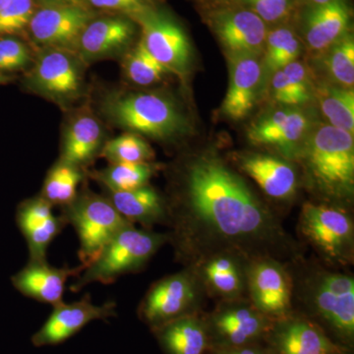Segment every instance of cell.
I'll use <instances>...</instances> for the list:
<instances>
[{"instance_id":"cell-1","label":"cell","mask_w":354,"mask_h":354,"mask_svg":"<svg viewBox=\"0 0 354 354\" xmlns=\"http://www.w3.org/2000/svg\"><path fill=\"white\" fill-rule=\"evenodd\" d=\"M177 188L165 199L167 242L184 267L221 254L246 263L300 259L299 246L281 221L218 156L203 153L183 164Z\"/></svg>"},{"instance_id":"cell-2","label":"cell","mask_w":354,"mask_h":354,"mask_svg":"<svg viewBox=\"0 0 354 354\" xmlns=\"http://www.w3.org/2000/svg\"><path fill=\"white\" fill-rule=\"evenodd\" d=\"M297 160L310 189L323 204L346 209L354 194V141L351 133L332 127H313Z\"/></svg>"},{"instance_id":"cell-3","label":"cell","mask_w":354,"mask_h":354,"mask_svg":"<svg viewBox=\"0 0 354 354\" xmlns=\"http://www.w3.org/2000/svg\"><path fill=\"white\" fill-rule=\"evenodd\" d=\"M99 109L111 124L158 141H174L190 129L183 109L162 93L109 91L101 97Z\"/></svg>"},{"instance_id":"cell-4","label":"cell","mask_w":354,"mask_h":354,"mask_svg":"<svg viewBox=\"0 0 354 354\" xmlns=\"http://www.w3.org/2000/svg\"><path fill=\"white\" fill-rule=\"evenodd\" d=\"M167 241V234L137 228L133 223H127L76 277L69 286L70 291L79 292L94 283L111 285L120 277L141 271Z\"/></svg>"},{"instance_id":"cell-5","label":"cell","mask_w":354,"mask_h":354,"mask_svg":"<svg viewBox=\"0 0 354 354\" xmlns=\"http://www.w3.org/2000/svg\"><path fill=\"white\" fill-rule=\"evenodd\" d=\"M292 290L312 315L344 344L354 339V278L344 272L311 268Z\"/></svg>"},{"instance_id":"cell-6","label":"cell","mask_w":354,"mask_h":354,"mask_svg":"<svg viewBox=\"0 0 354 354\" xmlns=\"http://www.w3.org/2000/svg\"><path fill=\"white\" fill-rule=\"evenodd\" d=\"M60 215L72 225L79 241L78 257L84 269L93 262L118 230L129 223L118 214L104 194L84 185L75 199L60 209Z\"/></svg>"},{"instance_id":"cell-7","label":"cell","mask_w":354,"mask_h":354,"mask_svg":"<svg viewBox=\"0 0 354 354\" xmlns=\"http://www.w3.org/2000/svg\"><path fill=\"white\" fill-rule=\"evenodd\" d=\"M299 230L327 264L344 267L353 262L354 223L346 209L305 203L300 213Z\"/></svg>"},{"instance_id":"cell-8","label":"cell","mask_w":354,"mask_h":354,"mask_svg":"<svg viewBox=\"0 0 354 354\" xmlns=\"http://www.w3.org/2000/svg\"><path fill=\"white\" fill-rule=\"evenodd\" d=\"M86 66L74 51L41 48L25 77V85L48 101L68 106L83 97Z\"/></svg>"},{"instance_id":"cell-9","label":"cell","mask_w":354,"mask_h":354,"mask_svg":"<svg viewBox=\"0 0 354 354\" xmlns=\"http://www.w3.org/2000/svg\"><path fill=\"white\" fill-rule=\"evenodd\" d=\"M204 291L196 272L185 267L153 283L140 302L137 314L152 330L176 319L196 315Z\"/></svg>"},{"instance_id":"cell-10","label":"cell","mask_w":354,"mask_h":354,"mask_svg":"<svg viewBox=\"0 0 354 354\" xmlns=\"http://www.w3.org/2000/svg\"><path fill=\"white\" fill-rule=\"evenodd\" d=\"M223 300L208 317L209 348H234L266 339L274 320L258 311L251 302Z\"/></svg>"},{"instance_id":"cell-11","label":"cell","mask_w":354,"mask_h":354,"mask_svg":"<svg viewBox=\"0 0 354 354\" xmlns=\"http://www.w3.org/2000/svg\"><path fill=\"white\" fill-rule=\"evenodd\" d=\"M249 301L272 320L293 313L292 279L288 265L272 258H260L246 266Z\"/></svg>"},{"instance_id":"cell-12","label":"cell","mask_w":354,"mask_h":354,"mask_svg":"<svg viewBox=\"0 0 354 354\" xmlns=\"http://www.w3.org/2000/svg\"><path fill=\"white\" fill-rule=\"evenodd\" d=\"M133 21L141 27L140 41L147 50L172 74L185 75L192 62V46L183 27L156 8Z\"/></svg>"},{"instance_id":"cell-13","label":"cell","mask_w":354,"mask_h":354,"mask_svg":"<svg viewBox=\"0 0 354 354\" xmlns=\"http://www.w3.org/2000/svg\"><path fill=\"white\" fill-rule=\"evenodd\" d=\"M97 17L92 9L55 4H41L28 29L32 41L41 48H64L76 53L86 26Z\"/></svg>"},{"instance_id":"cell-14","label":"cell","mask_w":354,"mask_h":354,"mask_svg":"<svg viewBox=\"0 0 354 354\" xmlns=\"http://www.w3.org/2000/svg\"><path fill=\"white\" fill-rule=\"evenodd\" d=\"M116 315L115 302L95 305L88 293L71 304L62 301L53 306L46 322L32 335V346L36 348L58 346L78 334L88 324L97 320L106 321Z\"/></svg>"},{"instance_id":"cell-15","label":"cell","mask_w":354,"mask_h":354,"mask_svg":"<svg viewBox=\"0 0 354 354\" xmlns=\"http://www.w3.org/2000/svg\"><path fill=\"white\" fill-rule=\"evenodd\" d=\"M312 118L297 106L272 111L256 121L248 138L256 145L278 149L286 160H297L305 138L312 129Z\"/></svg>"},{"instance_id":"cell-16","label":"cell","mask_w":354,"mask_h":354,"mask_svg":"<svg viewBox=\"0 0 354 354\" xmlns=\"http://www.w3.org/2000/svg\"><path fill=\"white\" fill-rule=\"evenodd\" d=\"M209 23L230 57H258L264 51L267 25L248 8L221 9L212 14Z\"/></svg>"},{"instance_id":"cell-17","label":"cell","mask_w":354,"mask_h":354,"mask_svg":"<svg viewBox=\"0 0 354 354\" xmlns=\"http://www.w3.org/2000/svg\"><path fill=\"white\" fill-rule=\"evenodd\" d=\"M272 354H333L344 351L307 317L290 315L274 320L266 337Z\"/></svg>"},{"instance_id":"cell-18","label":"cell","mask_w":354,"mask_h":354,"mask_svg":"<svg viewBox=\"0 0 354 354\" xmlns=\"http://www.w3.org/2000/svg\"><path fill=\"white\" fill-rule=\"evenodd\" d=\"M135 29L134 21L127 16H97L81 34L76 53L86 65L124 55L134 41Z\"/></svg>"},{"instance_id":"cell-19","label":"cell","mask_w":354,"mask_h":354,"mask_svg":"<svg viewBox=\"0 0 354 354\" xmlns=\"http://www.w3.org/2000/svg\"><path fill=\"white\" fill-rule=\"evenodd\" d=\"M16 223L27 243L31 261H46L48 247L67 227L64 216L55 215L53 207L41 195L18 205Z\"/></svg>"},{"instance_id":"cell-20","label":"cell","mask_w":354,"mask_h":354,"mask_svg":"<svg viewBox=\"0 0 354 354\" xmlns=\"http://www.w3.org/2000/svg\"><path fill=\"white\" fill-rule=\"evenodd\" d=\"M83 270L82 265L57 268L48 264L46 260H29L23 269L13 274L11 283L24 297L53 307L64 301L67 281L72 277L76 278Z\"/></svg>"},{"instance_id":"cell-21","label":"cell","mask_w":354,"mask_h":354,"mask_svg":"<svg viewBox=\"0 0 354 354\" xmlns=\"http://www.w3.org/2000/svg\"><path fill=\"white\" fill-rule=\"evenodd\" d=\"M237 162L239 169L271 199L290 201L297 195V169L286 158L266 153H245L239 156Z\"/></svg>"},{"instance_id":"cell-22","label":"cell","mask_w":354,"mask_h":354,"mask_svg":"<svg viewBox=\"0 0 354 354\" xmlns=\"http://www.w3.org/2000/svg\"><path fill=\"white\" fill-rule=\"evenodd\" d=\"M104 143L101 121L88 106H84L70 118L62 138L59 160L88 171Z\"/></svg>"},{"instance_id":"cell-23","label":"cell","mask_w":354,"mask_h":354,"mask_svg":"<svg viewBox=\"0 0 354 354\" xmlns=\"http://www.w3.org/2000/svg\"><path fill=\"white\" fill-rule=\"evenodd\" d=\"M262 65L256 55H232L230 58V85L221 111L232 120H243L257 101Z\"/></svg>"},{"instance_id":"cell-24","label":"cell","mask_w":354,"mask_h":354,"mask_svg":"<svg viewBox=\"0 0 354 354\" xmlns=\"http://www.w3.org/2000/svg\"><path fill=\"white\" fill-rule=\"evenodd\" d=\"M241 258L230 254L213 256L192 268L205 291L223 300L239 299L246 291V266Z\"/></svg>"},{"instance_id":"cell-25","label":"cell","mask_w":354,"mask_h":354,"mask_svg":"<svg viewBox=\"0 0 354 354\" xmlns=\"http://www.w3.org/2000/svg\"><path fill=\"white\" fill-rule=\"evenodd\" d=\"M118 214L133 225L152 230L157 225H167V209L165 198L150 184L129 191L102 189Z\"/></svg>"},{"instance_id":"cell-26","label":"cell","mask_w":354,"mask_h":354,"mask_svg":"<svg viewBox=\"0 0 354 354\" xmlns=\"http://www.w3.org/2000/svg\"><path fill=\"white\" fill-rule=\"evenodd\" d=\"M351 11L344 0L311 6L304 16V39L310 50L326 51L348 34Z\"/></svg>"},{"instance_id":"cell-27","label":"cell","mask_w":354,"mask_h":354,"mask_svg":"<svg viewBox=\"0 0 354 354\" xmlns=\"http://www.w3.org/2000/svg\"><path fill=\"white\" fill-rule=\"evenodd\" d=\"M152 333L165 354H204L209 348L208 326L198 314L176 319Z\"/></svg>"},{"instance_id":"cell-28","label":"cell","mask_w":354,"mask_h":354,"mask_svg":"<svg viewBox=\"0 0 354 354\" xmlns=\"http://www.w3.org/2000/svg\"><path fill=\"white\" fill-rule=\"evenodd\" d=\"M87 171L58 158L46 174L39 195L53 208L64 209L75 199L88 177Z\"/></svg>"},{"instance_id":"cell-29","label":"cell","mask_w":354,"mask_h":354,"mask_svg":"<svg viewBox=\"0 0 354 354\" xmlns=\"http://www.w3.org/2000/svg\"><path fill=\"white\" fill-rule=\"evenodd\" d=\"M160 169V165L153 162L109 164L99 171H88L87 176L99 183L102 189L129 191L148 185Z\"/></svg>"},{"instance_id":"cell-30","label":"cell","mask_w":354,"mask_h":354,"mask_svg":"<svg viewBox=\"0 0 354 354\" xmlns=\"http://www.w3.org/2000/svg\"><path fill=\"white\" fill-rule=\"evenodd\" d=\"M274 73L272 94L279 104L298 106L306 104L313 97L308 72L301 62L295 60Z\"/></svg>"},{"instance_id":"cell-31","label":"cell","mask_w":354,"mask_h":354,"mask_svg":"<svg viewBox=\"0 0 354 354\" xmlns=\"http://www.w3.org/2000/svg\"><path fill=\"white\" fill-rule=\"evenodd\" d=\"M314 95L321 111L330 125L351 133L354 132V92L353 88L327 84L319 86Z\"/></svg>"},{"instance_id":"cell-32","label":"cell","mask_w":354,"mask_h":354,"mask_svg":"<svg viewBox=\"0 0 354 354\" xmlns=\"http://www.w3.org/2000/svg\"><path fill=\"white\" fill-rule=\"evenodd\" d=\"M121 68L129 82L139 86L153 85L172 74L147 50L141 41L124 53Z\"/></svg>"},{"instance_id":"cell-33","label":"cell","mask_w":354,"mask_h":354,"mask_svg":"<svg viewBox=\"0 0 354 354\" xmlns=\"http://www.w3.org/2000/svg\"><path fill=\"white\" fill-rule=\"evenodd\" d=\"M100 158H106L109 164H137L153 162L155 152L143 137L127 132L106 141Z\"/></svg>"},{"instance_id":"cell-34","label":"cell","mask_w":354,"mask_h":354,"mask_svg":"<svg viewBox=\"0 0 354 354\" xmlns=\"http://www.w3.org/2000/svg\"><path fill=\"white\" fill-rule=\"evenodd\" d=\"M264 50L266 68L276 72L297 60L301 44L290 28L279 27L268 32Z\"/></svg>"},{"instance_id":"cell-35","label":"cell","mask_w":354,"mask_h":354,"mask_svg":"<svg viewBox=\"0 0 354 354\" xmlns=\"http://www.w3.org/2000/svg\"><path fill=\"white\" fill-rule=\"evenodd\" d=\"M326 69L330 78L342 88H353L354 84V41L349 32L327 50Z\"/></svg>"},{"instance_id":"cell-36","label":"cell","mask_w":354,"mask_h":354,"mask_svg":"<svg viewBox=\"0 0 354 354\" xmlns=\"http://www.w3.org/2000/svg\"><path fill=\"white\" fill-rule=\"evenodd\" d=\"M36 9L34 0H10L0 9V36H12L24 31Z\"/></svg>"},{"instance_id":"cell-37","label":"cell","mask_w":354,"mask_h":354,"mask_svg":"<svg viewBox=\"0 0 354 354\" xmlns=\"http://www.w3.org/2000/svg\"><path fill=\"white\" fill-rule=\"evenodd\" d=\"M32 62L30 48L20 39L6 37L0 39V72L25 68Z\"/></svg>"},{"instance_id":"cell-38","label":"cell","mask_w":354,"mask_h":354,"mask_svg":"<svg viewBox=\"0 0 354 354\" xmlns=\"http://www.w3.org/2000/svg\"><path fill=\"white\" fill-rule=\"evenodd\" d=\"M90 8L120 13L133 20L137 16L156 8L153 0H87Z\"/></svg>"},{"instance_id":"cell-39","label":"cell","mask_w":354,"mask_h":354,"mask_svg":"<svg viewBox=\"0 0 354 354\" xmlns=\"http://www.w3.org/2000/svg\"><path fill=\"white\" fill-rule=\"evenodd\" d=\"M242 2L265 23L286 19L292 8V0H242Z\"/></svg>"},{"instance_id":"cell-40","label":"cell","mask_w":354,"mask_h":354,"mask_svg":"<svg viewBox=\"0 0 354 354\" xmlns=\"http://www.w3.org/2000/svg\"><path fill=\"white\" fill-rule=\"evenodd\" d=\"M211 354H272L269 348H264L259 344H246L234 348H209Z\"/></svg>"},{"instance_id":"cell-41","label":"cell","mask_w":354,"mask_h":354,"mask_svg":"<svg viewBox=\"0 0 354 354\" xmlns=\"http://www.w3.org/2000/svg\"><path fill=\"white\" fill-rule=\"evenodd\" d=\"M41 4H55V6H67L91 9L87 0H41Z\"/></svg>"},{"instance_id":"cell-42","label":"cell","mask_w":354,"mask_h":354,"mask_svg":"<svg viewBox=\"0 0 354 354\" xmlns=\"http://www.w3.org/2000/svg\"><path fill=\"white\" fill-rule=\"evenodd\" d=\"M310 6H324V4L330 3V2L337 1V0H305Z\"/></svg>"},{"instance_id":"cell-43","label":"cell","mask_w":354,"mask_h":354,"mask_svg":"<svg viewBox=\"0 0 354 354\" xmlns=\"http://www.w3.org/2000/svg\"><path fill=\"white\" fill-rule=\"evenodd\" d=\"M8 81L9 77L0 72V85H2V84H6Z\"/></svg>"},{"instance_id":"cell-44","label":"cell","mask_w":354,"mask_h":354,"mask_svg":"<svg viewBox=\"0 0 354 354\" xmlns=\"http://www.w3.org/2000/svg\"><path fill=\"white\" fill-rule=\"evenodd\" d=\"M10 0H0V9L3 8Z\"/></svg>"},{"instance_id":"cell-45","label":"cell","mask_w":354,"mask_h":354,"mask_svg":"<svg viewBox=\"0 0 354 354\" xmlns=\"http://www.w3.org/2000/svg\"><path fill=\"white\" fill-rule=\"evenodd\" d=\"M333 354H346L344 353V351H339V353H333Z\"/></svg>"}]
</instances>
